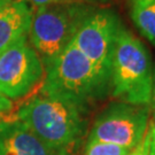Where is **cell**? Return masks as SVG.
<instances>
[{
  "label": "cell",
  "mask_w": 155,
  "mask_h": 155,
  "mask_svg": "<svg viewBox=\"0 0 155 155\" xmlns=\"http://www.w3.org/2000/svg\"><path fill=\"white\" fill-rule=\"evenodd\" d=\"M86 114L68 101L40 92L23 104L17 120L54 155H77L87 131Z\"/></svg>",
  "instance_id": "6da1fadb"
},
{
  "label": "cell",
  "mask_w": 155,
  "mask_h": 155,
  "mask_svg": "<svg viewBox=\"0 0 155 155\" xmlns=\"http://www.w3.org/2000/svg\"><path fill=\"white\" fill-rule=\"evenodd\" d=\"M44 68L41 93L68 101L86 113L110 95V85L74 43Z\"/></svg>",
  "instance_id": "7a4b0ae2"
},
{
  "label": "cell",
  "mask_w": 155,
  "mask_h": 155,
  "mask_svg": "<svg viewBox=\"0 0 155 155\" xmlns=\"http://www.w3.org/2000/svg\"><path fill=\"white\" fill-rule=\"evenodd\" d=\"M152 71L147 47L122 24L111 61L110 95L130 105L150 106Z\"/></svg>",
  "instance_id": "3957f363"
},
{
  "label": "cell",
  "mask_w": 155,
  "mask_h": 155,
  "mask_svg": "<svg viewBox=\"0 0 155 155\" xmlns=\"http://www.w3.org/2000/svg\"><path fill=\"white\" fill-rule=\"evenodd\" d=\"M95 7L83 4H56L35 9L28 40L44 66L71 44L85 17Z\"/></svg>",
  "instance_id": "277c9868"
},
{
  "label": "cell",
  "mask_w": 155,
  "mask_h": 155,
  "mask_svg": "<svg viewBox=\"0 0 155 155\" xmlns=\"http://www.w3.org/2000/svg\"><path fill=\"white\" fill-rule=\"evenodd\" d=\"M121 27L122 22L115 12L95 7L85 17L72 41L109 85L113 54Z\"/></svg>",
  "instance_id": "5b68a950"
},
{
  "label": "cell",
  "mask_w": 155,
  "mask_h": 155,
  "mask_svg": "<svg viewBox=\"0 0 155 155\" xmlns=\"http://www.w3.org/2000/svg\"><path fill=\"white\" fill-rule=\"evenodd\" d=\"M150 111V106L111 102L95 117L87 139L134 150L148 130Z\"/></svg>",
  "instance_id": "8992f818"
},
{
  "label": "cell",
  "mask_w": 155,
  "mask_h": 155,
  "mask_svg": "<svg viewBox=\"0 0 155 155\" xmlns=\"http://www.w3.org/2000/svg\"><path fill=\"white\" fill-rule=\"evenodd\" d=\"M45 68L27 38L0 53V93L7 99L24 98L43 79Z\"/></svg>",
  "instance_id": "52a82bcc"
},
{
  "label": "cell",
  "mask_w": 155,
  "mask_h": 155,
  "mask_svg": "<svg viewBox=\"0 0 155 155\" xmlns=\"http://www.w3.org/2000/svg\"><path fill=\"white\" fill-rule=\"evenodd\" d=\"M0 155H54L21 121L0 122Z\"/></svg>",
  "instance_id": "ba28073f"
},
{
  "label": "cell",
  "mask_w": 155,
  "mask_h": 155,
  "mask_svg": "<svg viewBox=\"0 0 155 155\" xmlns=\"http://www.w3.org/2000/svg\"><path fill=\"white\" fill-rule=\"evenodd\" d=\"M32 15L25 0H13L0 7V53L28 37Z\"/></svg>",
  "instance_id": "9c48e42d"
},
{
  "label": "cell",
  "mask_w": 155,
  "mask_h": 155,
  "mask_svg": "<svg viewBox=\"0 0 155 155\" xmlns=\"http://www.w3.org/2000/svg\"><path fill=\"white\" fill-rule=\"evenodd\" d=\"M129 12L140 35L155 46V0H129Z\"/></svg>",
  "instance_id": "30bf717a"
},
{
  "label": "cell",
  "mask_w": 155,
  "mask_h": 155,
  "mask_svg": "<svg viewBox=\"0 0 155 155\" xmlns=\"http://www.w3.org/2000/svg\"><path fill=\"white\" fill-rule=\"evenodd\" d=\"M131 150L109 143L87 139L83 155H129Z\"/></svg>",
  "instance_id": "8fae6325"
},
{
  "label": "cell",
  "mask_w": 155,
  "mask_h": 155,
  "mask_svg": "<svg viewBox=\"0 0 155 155\" xmlns=\"http://www.w3.org/2000/svg\"><path fill=\"white\" fill-rule=\"evenodd\" d=\"M29 5L31 6V8H38L41 6L47 5H56V4H83V5H90V6H101L108 5L111 0H25Z\"/></svg>",
  "instance_id": "7c38bea8"
},
{
  "label": "cell",
  "mask_w": 155,
  "mask_h": 155,
  "mask_svg": "<svg viewBox=\"0 0 155 155\" xmlns=\"http://www.w3.org/2000/svg\"><path fill=\"white\" fill-rule=\"evenodd\" d=\"M147 136H148V155H155V113L153 121L150 122Z\"/></svg>",
  "instance_id": "4fadbf2b"
},
{
  "label": "cell",
  "mask_w": 155,
  "mask_h": 155,
  "mask_svg": "<svg viewBox=\"0 0 155 155\" xmlns=\"http://www.w3.org/2000/svg\"><path fill=\"white\" fill-rule=\"evenodd\" d=\"M129 155H148V136H147V132L145 134L143 141L134 150H131Z\"/></svg>",
  "instance_id": "5bb4252c"
},
{
  "label": "cell",
  "mask_w": 155,
  "mask_h": 155,
  "mask_svg": "<svg viewBox=\"0 0 155 155\" xmlns=\"http://www.w3.org/2000/svg\"><path fill=\"white\" fill-rule=\"evenodd\" d=\"M12 107V100L7 99L4 94L0 93V113H7L8 110H11Z\"/></svg>",
  "instance_id": "9a60e30c"
},
{
  "label": "cell",
  "mask_w": 155,
  "mask_h": 155,
  "mask_svg": "<svg viewBox=\"0 0 155 155\" xmlns=\"http://www.w3.org/2000/svg\"><path fill=\"white\" fill-rule=\"evenodd\" d=\"M150 110L155 113V64L153 67V71H152V98H150Z\"/></svg>",
  "instance_id": "2e32d148"
},
{
  "label": "cell",
  "mask_w": 155,
  "mask_h": 155,
  "mask_svg": "<svg viewBox=\"0 0 155 155\" xmlns=\"http://www.w3.org/2000/svg\"><path fill=\"white\" fill-rule=\"evenodd\" d=\"M11 1H13V0H0V7L6 5V4H8V2H11Z\"/></svg>",
  "instance_id": "e0dca14e"
}]
</instances>
